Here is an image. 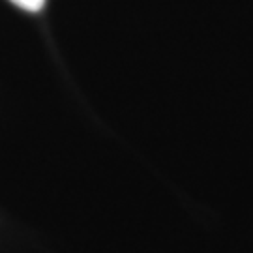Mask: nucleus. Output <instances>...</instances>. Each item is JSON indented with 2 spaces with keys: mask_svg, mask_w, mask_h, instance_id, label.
<instances>
[{
  "mask_svg": "<svg viewBox=\"0 0 253 253\" xmlns=\"http://www.w3.org/2000/svg\"><path fill=\"white\" fill-rule=\"evenodd\" d=\"M9 2H13L17 8L27 9V11H40L45 4V0H9Z\"/></svg>",
  "mask_w": 253,
  "mask_h": 253,
  "instance_id": "f257e3e1",
  "label": "nucleus"
}]
</instances>
